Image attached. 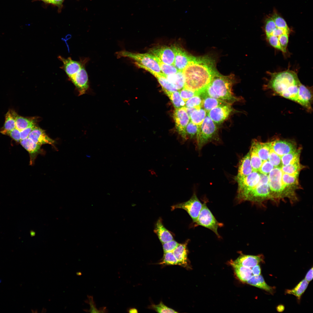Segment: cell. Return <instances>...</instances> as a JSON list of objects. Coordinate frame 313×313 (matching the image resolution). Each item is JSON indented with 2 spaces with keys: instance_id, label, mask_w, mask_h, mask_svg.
Returning a JSON list of instances; mask_svg holds the SVG:
<instances>
[{
  "instance_id": "31",
  "label": "cell",
  "mask_w": 313,
  "mask_h": 313,
  "mask_svg": "<svg viewBox=\"0 0 313 313\" xmlns=\"http://www.w3.org/2000/svg\"><path fill=\"white\" fill-rule=\"evenodd\" d=\"M153 56L158 63L161 72L165 75H169L174 74L178 71V70L174 65H170L165 64L162 62L158 58L153 55Z\"/></svg>"
},
{
  "instance_id": "19",
  "label": "cell",
  "mask_w": 313,
  "mask_h": 313,
  "mask_svg": "<svg viewBox=\"0 0 313 313\" xmlns=\"http://www.w3.org/2000/svg\"><path fill=\"white\" fill-rule=\"evenodd\" d=\"M188 241V240L183 243L179 244L173 251L177 260L178 265L185 267L188 265L187 245Z\"/></svg>"
},
{
  "instance_id": "50",
  "label": "cell",
  "mask_w": 313,
  "mask_h": 313,
  "mask_svg": "<svg viewBox=\"0 0 313 313\" xmlns=\"http://www.w3.org/2000/svg\"><path fill=\"white\" fill-rule=\"evenodd\" d=\"M45 2L53 4L60 5H61L63 0H42Z\"/></svg>"
},
{
  "instance_id": "7",
  "label": "cell",
  "mask_w": 313,
  "mask_h": 313,
  "mask_svg": "<svg viewBox=\"0 0 313 313\" xmlns=\"http://www.w3.org/2000/svg\"><path fill=\"white\" fill-rule=\"evenodd\" d=\"M259 179V173L253 171L245 177L235 180L238 185L236 199L238 203L244 201L245 196L256 186Z\"/></svg>"
},
{
  "instance_id": "38",
  "label": "cell",
  "mask_w": 313,
  "mask_h": 313,
  "mask_svg": "<svg viewBox=\"0 0 313 313\" xmlns=\"http://www.w3.org/2000/svg\"><path fill=\"white\" fill-rule=\"evenodd\" d=\"M272 18L277 28L290 32L286 21L282 17L277 14H275Z\"/></svg>"
},
{
  "instance_id": "3",
  "label": "cell",
  "mask_w": 313,
  "mask_h": 313,
  "mask_svg": "<svg viewBox=\"0 0 313 313\" xmlns=\"http://www.w3.org/2000/svg\"><path fill=\"white\" fill-rule=\"evenodd\" d=\"M58 58L62 62L63 69L77 88L79 95L85 93L89 88L88 76L85 67L86 60L75 61L70 57L65 58L61 56Z\"/></svg>"
},
{
  "instance_id": "51",
  "label": "cell",
  "mask_w": 313,
  "mask_h": 313,
  "mask_svg": "<svg viewBox=\"0 0 313 313\" xmlns=\"http://www.w3.org/2000/svg\"><path fill=\"white\" fill-rule=\"evenodd\" d=\"M127 311L130 313H138V311L137 309L134 307H129L127 309Z\"/></svg>"
},
{
  "instance_id": "14",
  "label": "cell",
  "mask_w": 313,
  "mask_h": 313,
  "mask_svg": "<svg viewBox=\"0 0 313 313\" xmlns=\"http://www.w3.org/2000/svg\"><path fill=\"white\" fill-rule=\"evenodd\" d=\"M271 148L278 154L283 155L296 151V144L290 140L277 139L270 142Z\"/></svg>"
},
{
  "instance_id": "21",
  "label": "cell",
  "mask_w": 313,
  "mask_h": 313,
  "mask_svg": "<svg viewBox=\"0 0 313 313\" xmlns=\"http://www.w3.org/2000/svg\"><path fill=\"white\" fill-rule=\"evenodd\" d=\"M154 232L157 235L162 243L174 239L171 233L163 225L161 218H159L156 221Z\"/></svg>"
},
{
  "instance_id": "39",
  "label": "cell",
  "mask_w": 313,
  "mask_h": 313,
  "mask_svg": "<svg viewBox=\"0 0 313 313\" xmlns=\"http://www.w3.org/2000/svg\"><path fill=\"white\" fill-rule=\"evenodd\" d=\"M151 308L158 313H178L173 309L165 305L162 302L158 305L152 304Z\"/></svg>"
},
{
  "instance_id": "22",
  "label": "cell",
  "mask_w": 313,
  "mask_h": 313,
  "mask_svg": "<svg viewBox=\"0 0 313 313\" xmlns=\"http://www.w3.org/2000/svg\"><path fill=\"white\" fill-rule=\"evenodd\" d=\"M141 68L148 72L156 78L161 86L163 91L166 90L170 92L178 91L176 88L168 81L165 77V75L162 72H157L144 67H142Z\"/></svg>"
},
{
  "instance_id": "27",
  "label": "cell",
  "mask_w": 313,
  "mask_h": 313,
  "mask_svg": "<svg viewBox=\"0 0 313 313\" xmlns=\"http://www.w3.org/2000/svg\"><path fill=\"white\" fill-rule=\"evenodd\" d=\"M17 114L14 111L10 110L5 116V122L1 132L3 134L12 130L16 128L15 117Z\"/></svg>"
},
{
  "instance_id": "45",
  "label": "cell",
  "mask_w": 313,
  "mask_h": 313,
  "mask_svg": "<svg viewBox=\"0 0 313 313\" xmlns=\"http://www.w3.org/2000/svg\"><path fill=\"white\" fill-rule=\"evenodd\" d=\"M288 34H284L278 37L283 53L286 52V48L288 42Z\"/></svg>"
},
{
  "instance_id": "44",
  "label": "cell",
  "mask_w": 313,
  "mask_h": 313,
  "mask_svg": "<svg viewBox=\"0 0 313 313\" xmlns=\"http://www.w3.org/2000/svg\"><path fill=\"white\" fill-rule=\"evenodd\" d=\"M267 39L272 46L283 52L278 37L270 35L267 37Z\"/></svg>"
},
{
  "instance_id": "13",
  "label": "cell",
  "mask_w": 313,
  "mask_h": 313,
  "mask_svg": "<svg viewBox=\"0 0 313 313\" xmlns=\"http://www.w3.org/2000/svg\"><path fill=\"white\" fill-rule=\"evenodd\" d=\"M174 54V65L179 71H183L191 59L192 55L177 44L171 46Z\"/></svg>"
},
{
  "instance_id": "15",
  "label": "cell",
  "mask_w": 313,
  "mask_h": 313,
  "mask_svg": "<svg viewBox=\"0 0 313 313\" xmlns=\"http://www.w3.org/2000/svg\"><path fill=\"white\" fill-rule=\"evenodd\" d=\"M312 100V94L311 90L301 83L299 86L297 103L309 111H311Z\"/></svg>"
},
{
  "instance_id": "5",
  "label": "cell",
  "mask_w": 313,
  "mask_h": 313,
  "mask_svg": "<svg viewBox=\"0 0 313 313\" xmlns=\"http://www.w3.org/2000/svg\"><path fill=\"white\" fill-rule=\"evenodd\" d=\"M218 133L217 126L207 114L203 122L199 125L196 137L197 149L199 150L207 143L218 140Z\"/></svg>"
},
{
  "instance_id": "29",
  "label": "cell",
  "mask_w": 313,
  "mask_h": 313,
  "mask_svg": "<svg viewBox=\"0 0 313 313\" xmlns=\"http://www.w3.org/2000/svg\"><path fill=\"white\" fill-rule=\"evenodd\" d=\"M163 91L169 98L175 109L180 108L185 106V102L181 97L179 91Z\"/></svg>"
},
{
  "instance_id": "25",
  "label": "cell",
  "mask_w": 313,
  "mask_h": 313,
  "mask_svg": "<svg viewBox=\"0 0 313 313\" xmlns=\"http://www.w3.org/2000/svg\"><path fill=\"white\" fill-rule=\"evenodd\" d=\"M168 81L172 84L178 90H180L184 87L185 79L183 71H178L176 73L169 75H166Z\"/></svg>"
},
{
  "instance_id": "33",
  "label": "cell",
  "mask_w": 313,
  "mask_h": 313,
  "mask_svg": "<svg viewBox=\"0 0 313 313\" xmlns=\"http://www.w3.org/2000/svg\"><path fill=\"white\" fill-rule=\"evenodd\" d=\"M15 120L16 128L20 131L35 124L33 120L19 116L17 114L15 117Z\"/></svg>"
},
{
  "instance_id": "41",
  "label": "cell",
  "mask_w": 313,
  "mask_h": 313,
  "mask_svg": "<svg viewBox=\"0 0 313 313\" xmlns=\"http://www.w3.org/2000/svg\"><path fill=\"white\" fill-rule=\"evenodd\" d=\"M276 28L272 17L267 19L265 26V31L266 36L270 35Z\"/></svg>"
},
{
  "instance_id": "37",
  "label": "cell",
  "mask_w": 313,
  "mask_h": 313,
  "mask_svg": "<svg viewBox=\"0 0 313 313\" xmlns=\"http://www.w3.org/2000/svg\"><path fill=\"white\" fill-rule=\"evenodd\" d=\"M160 264L169 265H177L178 262L173 252H168L164 253L162 261Z\"/></svg>"
},
{
  "instance_id": "9",
  "label": "cell",
  "mask_w": 313,
  "mask_h": 313,
  "mask_svg": "<svg viewBox=\"0 0 313 313\" xmlns=\"http://www.w3.org/2000/svg\"><path fill=\"white\" fill-rule=\"evenodd\" d=\"M202 205L195 193H194L188 201L172 206L171 209L172 210L178 208L184 210L190 216L193 222L195 223L202 209Z\"/></svg>"
},
{
  "instance_id": "20",
  "label": "cell",
  "mask_w": 313,
  "mask_h": 313,
  "mask_svg": "<svg viewBox=\"0 0 313 313\" xmlns=\"http://www.w3.org/2000/svg\"><path fill=\"white\" fill-rule=\"evenodd\" d=\"M263 260L262 255L254 256L243 255L232 262L237 265L252 268L258 265Z\"/></svg>"
},
{
  "instance_id": "42",
  "label": "cell",
  "mask_w": 313,
  "mask_h": 313,
  "mask_svg": "<svg viewBox=\"0 0 313 313\" xmlns=\"http://www.w3.org/2000/svg\"><path fill=\"white\" fill-rule=\"evenodd\" d=\"M162 244L164 253L173 252L179 244L174 239Z\"/></svg>"
},
{
  "instance_id": "54",
  "label": "cell",
  "mask_w": 313,
  "mask_h": 313,
  "mask_svg": "<svg viewBox=\"0 0 313 313\" xmlns=\"http://www.w3.org/2000/svg\"><path fill=\"white\" fill-rule=\"evenodd\" d=\"M174 0V1H175L176 0Z\"/></svg>"
},
{
  "instance_id": "12",
  "label": "cell",
  "mask_w": 313,
  "mask_h": 313,
  "mask_svg": "<svg viewBox=\"0 0 313 313\" xmlns=\"http://www.w3.org/2000/svg\"><path fill=\"white\" fill-rule=\"evenodd\" d=\"M148 53L158 58L165 64L170 65L174 64V54L171 46H156L150 49Z\"/></svg>"
},
{
  "instance_id": "48",
  "label": "cell",
  "mask_w": 313,
  "mask_h": 313,
  "mask_svg": "<svg viewBox=\"0 0 313 313\" xmlns=\"http://www.w3.org/2000/svg\"><path fill=\"white\" fill-rule=\"evenodd\" d=\"M252 272L253 275H259L261 273V269L259 265H257L252 267Z\"/></svg>"
},
{
  "instance_id": "30",
  "label": "cell",
  "mask_w": 313,
  "mask_h": 313,
  "mask_svg": "<svg viewBox=\"0 0 313 313\" xmlns=\"http://www.w3.org/2000/svg\"><path fill=\"white\" fill-rule=\"evenodd\" d=\"M309 284V282L305 279L300 281L294 288L287 290L286 291L287 294L293 295L300 299L304 293Z\"/></svg>"
},
{
  "instance_id": "47",
  "label": "cell",
  "mask_w": 313,
  "mask_h": 313,
  "mask_svg": "<svg viewBox=\"0 0 313 313\" xmlns=\"http://www.w3.org/2000/svg\"><path fill=\"white\" fill-rule=\"evenodd\" d=\"M36 126L34 124L20 131L21 140L28 138L30 133Z\"/></svg>"
},
{
  "instance_id": "36",
  "label": "cell",
  "mask_w": 313,
  "mask_h": 313,
  "mask_svg": "<svg viewBox=\"0 0 313 313\" xmlns=\"http://www.w3.org/2000/svg\"><path fill=\"white\" fill-rule=\"evenodd\" d=\"M203 98L198 95L194 96L185 102V107L191 108L202 107Z\"/></svg>"
},
{
  "instance_id": "43",
  "label": "cell",
  "mask_w": 313,
  "mask_h": 313,
  "mask_svg": "<svg viewBox=\"0 0 313 313\" xmlns=\"http://www.w3.org/2000/svg\"><path fill=\"white\" fill-rule=\"evenodd\" d=\"M180 96L183 101L185 102L192 97L197 95L195 92L183 87L179 91Z\"/></svg>"
},
{
  "instance_id": "49",
  "label": "cell",
  "mask_w": 313,
  "mask_h": 313,
  "mask_svg": "<svg viewBox=\"0 0 313 313\" xmlns=\"http://www.w3.org/2000/svg\"><path fill=\"white\" fill-rule=\"evenodd\" d=\"M313 279V268L311 269L308 272L306 275L305 279L308 282L310 281Z\"/></svg>"
},
{
  "instance_id": "1",
  "label": "cell",
  "mask_w": 313,
  "mask_h": 313,
  "mask_svg": "<svg viewBox=\"0 0 313 313\" xmlns=\"http://www.w3.org/2000/svg\"><path fill=\"white\" fill-rule=\"evenodd\" d=\"M217 72L215 60L211 56L192 55L183 70L185 79L184 87L195 92L200 96L205 91Z\"/></svg>"
},
{
  "instance_id": "46",
  "label": "cell",
  "mask_w": 313,
  "mask_h": 313,
  "mask_svg": "<svg viewBox=\"0 0 313 313\" xmlns=\"http://www.w3.org/2000/svg\"><path fill=\"white\" fill-rule=\"evenodd\" d=\"M5 134L8 135L16 141H19L21 140L20 131L16 128L12 130L6 132Z\"/></svg>"
},
{
  "instance_id": "32",
  "label": "cell",
  "mask_w": 313,
  "mask_h": 313,
  "mask_svg": "<svg viewBox=\"0 0 313 313\" xmlns=\"http://www.w3.org/2000/svg\"><path fill=\"white\" fill-rule=\"evenodd\" d=\"M249 152L250 162L253 170L257 172L260 169L262 161L258 155L254 148L252 145Z\"/></svg>"
},
{
  "instance_id": "17",
  "label": "cell",
  "mask_w": 313,
  "mask_h": 313,
  "mask_svg": "<svg viewBox=\"0 0 313 313\" xmlns=\"http://www.w3.org/2000/svg\"><path fill=\"white\" fill-rule=\"evenodd\" d=\"M20 141L21 145L29 153L30 165H32L37 156L41 151V145L34 143L28 137L21 140Z\"/></svg>"
},
{
  "instance_id": "4",
  "label": "cell",
  "mask_w": 313,
  "mask_h": 313,
  "mask_svg": "<svg viewBox=\"0 0 313 313\" xmlns=\"http://www.w3.org/2000/svg\"><path fill=\"white\" fill-rule=\"evenodd\" d=\"M234 75L224 76L217 72L214 76L210 84L220 99L232 104L241 100L232 92V88L236 83Z\"/></svg>"
},
{
  "instance_id": "28",
  "label": "cell",
  "mask_w": 313,
  "mask_h": 313,
  "mask_svg": "<svg viewBox=\"0 0 313 313\" xmlns=\"http://www.w3.org/2000/svg\"><path fill=\"white\" fill-rule=\"evenodd\" d=\"M207 112L202 107L194 110L189 116L190 121L197 125H200L207 115Z\"/></svg>"
},
{
  "instance_id": "35",
  "label": "cell",
  "mask_w": 313,
  "mask_h": 313,
  "mask_svg": "<svg viewBox=\"0 0 313 313\" xmlns=\"http://www.w3.org/2000/svg\"><path fill=\"white\" fill-rule=\"evenodd\" d=\"M199 125H196L191 121L189 122L186 128V132L188 139H195L198 134Z\"/></svg>"
},
{
  "instance_id": "34",
  "label": "cell",
  "mask_w": 313,
  "mask_h": 313,
  "mask_svg": "<svg viewBox=\"0 0 313 313\" xmlns=\"http://www.w3.org/2000/svg\"><path fill=\"white\" fill-rule=\"evenodd\" d=\"M88 299L85 302L88 304L90 306L89 310H84V311L86 312L90 313H106L108 311L105 307H101L98 309L96 307L95 302L94 300L93 296H87Z\"/></svg>"
},
{
  "instance_id": "11",
  "label": "cell",
  "mask_w": 313,
  "mask_h": 313,
  "mask_svg": "<svg viewBox=\"0 0 313 313\" xmlns=\"http://www.w3.org/2000/svg\"><path fill=\"white\" fill-rule=\"evenodd\" d=\"M234 110L232 105L228 104L213 108L207 112V114L217 126L222 123Z\"/></svg>"
},
{
  "instance_id": "8",
  "label": "cell",
  "mask_w": 313,
  "mask_h": 313,
  "mask_svg": "<svg viewBox=\"0 0 313 313\" xmlns=\"http://www.w3.org/2000/svg\"><path fill=\"white\" fill-rule=\"evenodd\" d=\"M195 225H201L209 229L214 232L219 238H220L218 229L223 227V224L219 222L208 208L206 202L205 201L197 219Z\"/></svg>"
},
{
  "instance_id": "24",
  "label": "cell",
  "mask_w": 313,
  "mask_h": 313,
  "mask_svg": "<svg viewBox=\"0 0 313 313\" xmlns=\"http://www.w3.org/2000/svg\"><path fill=\"white\" fill-rule=\"evenodd\" d=\"M271 293L273 292L274 288L268 285L261 275H253L246 282Z\"/></svg>"
},
{
  "instance_id": "52",
  "label": "cell",
  "mask_w": 313,
  "mask_h": 313,
  "mask_svg": "<svg viewBox=\"0 0 313 313\" xmlns=\"http://www.w3.org/2000/svg\"><path fill=\"white\" fill-rule=\"evenodd\" d=\"M284 309V307L283 305H280L277 307V310L278 312H281Z\"/></svg>"
},
{
  "instance_id": "23",
  "label": "cell",
  "mask_w": 313,
  "mask_h": 313,
  "mask_svg": "<svg viewBox=\"0 0 313 313\" xmlns=\"http://www.w3.org/2000/svg\"><path fill=\"white\" fill-rule=\"evenodd\" d=\"M231 264L236 276L242 281L246 282L253 275L251 268L237 265L232 262Z\"/></svg>"
},
{
  "instance_id": "16",
  "label": "cell",
  "mask_w": 313,
  "mask_h": 313,
  "mask_svg": "<svg viewBox=\"0 0 313 313\" xmlns=\"http://www.w3.org/2000/svg\"><path fill=\"white\" fill-rule=\"evenodd\" d=\"M28 137L41 145L44 144L54 145L55 142L46 134L43 130L36 126L30 133Z\"/></svg>"
},
{
  "instance_id": "10",
  "label": "cell",
  "mask_w": 313,
  "mask_h": 313,
  "mask_svg": "<svg viewBox=\"0 0 313 313\" xmlns=\"http://www.w3.org/2000/svg\"><path fill=\"white\" fill-rule=\"evenodd\" d=\"M173 117L177 132L183 140H186L188 139L186 128L190 121V118L185 107L175 109L173 113Z\"/></svg>"
},
{
  "instance_id": "26",
  "label": "cell",
  "mask_w": 313,
  "mask_h": 313,
  "mask_svg": "<svg viewBox=\"0 0 313 313\" xmlns=\"http://www.w3.org/2000/svg\"><path fill=\"white\" fill-rule=\"evenodd\" d=\"M228 104H230L223 100L206 96L203 98L202 107L207 112L213 108Z\"/></svg>"
},
{
  "instance_id": "40",
  "label": "cell",
  "mask_w": 313,
  "mask_h": 313,
  "mask_svg": "<svg viewBox=\"0 0 313 313\" xmlns=\"http://www.w3.org/2000/svg\"><path fill=\"white\" fill-rule=\"evenodd\" d=\"M262 161V162L260 168L257 172L262 174H268L274 167L270 163L267 159L266 160Z\"/></svg>"
},
{
  "instance_id": "53",
  "label": "cell",
  "mask_w": 313,
  "mask_h": 313,
  "mask_svg": "<svg viewBox=\"0 0 313 313\" xmlns=\"http://www.w3.org/2000/svg\"><path fill=\"white\" fill-rule=\"evenodd\" d=\"M81 273L80 272H78L77 273V274L78 275H80L81 274Z\"/></svg>"
},
{
  "instance_id": "2",
  "label": "cell",
  "mask_w": 313,
  "mask_h": 313,
  "mask_svg": "<svg viewBox=\"0 0 313 313\" xmlns=\"http://www.w3.org/2000/svg\"><path fill=\"white\" fill-rule=\"evenodd\" d=\"M270 79L266 86L277 95L296 102L301 83L297 73L288 69L279 72H268Z\"/></svg>"
},
{
  "instance_id": "18",
  "label": "cell",
  "mask_w": 313,
  "mask_h": 313,
  "mask_svg": "<svg viewBox=\"0 0 313 313\" xmlns=\"http://www.w3.org/2000/svg\"><path fill=\"white\" fill-rule=\"evenodd\" d=\"M253 171L251 166L250 152H249L240 161L238 168L237 174L235 180L245 177Z\"/></svg>"
},
{
  "instance_id": "6",
  "label": "cell",
  "mask_w": 313,
  "mask_h": 313,
  "mask_svg": "<svg viewBox=\"0 0 313 313\" xmlns=\"http://www.w3.org/2000/svg\"><path fill=\"white\" fill-rule=\"evenodd\" d=\"M117 54L118 58L126 57L131 59L139 68L144 67L157 72H162L158 63L149 53H137L123 50L117 52Z\"/></svg>"
}]
</instances>
